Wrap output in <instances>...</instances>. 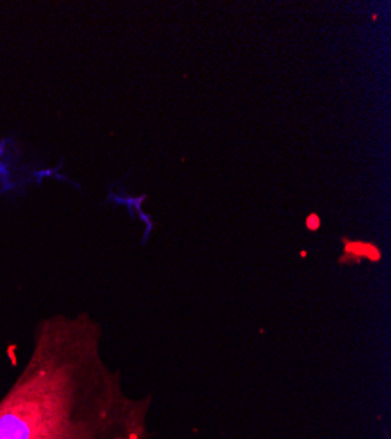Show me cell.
<instances>
[{
  "instance_id": "cell-1",
  "label": "cell",
  "mask_w": 391,
  "mask_h": 439,
  "mask_svg": "<svg viewBox=\"0 0 391 439\" xmlns=\"http://www.w3.org/2000/svg\"><path fill=\"white\" fill-rule=\"evenodd\" d=\"M90 313L37 323L30 355L0 397V439H149L151 399L125 390Z\"/></svg>"
},
{
  "instance_id": "cell-2",
  "label": "cell",
  "mask_w": 391,
  "mask_h": 439,
  "mask_svg": "<svg viewBox=\"0 0 391 439\" xmlns=\"http://www.w3.org/2000/svg\"><path fill=\"white\" fill-rule=\"evenodd\" d=\"M311 223H312V228H318V225H319L318 216H316V215H311V218L307 220V225H311Z\"/></svg>"
}]
</instances>
